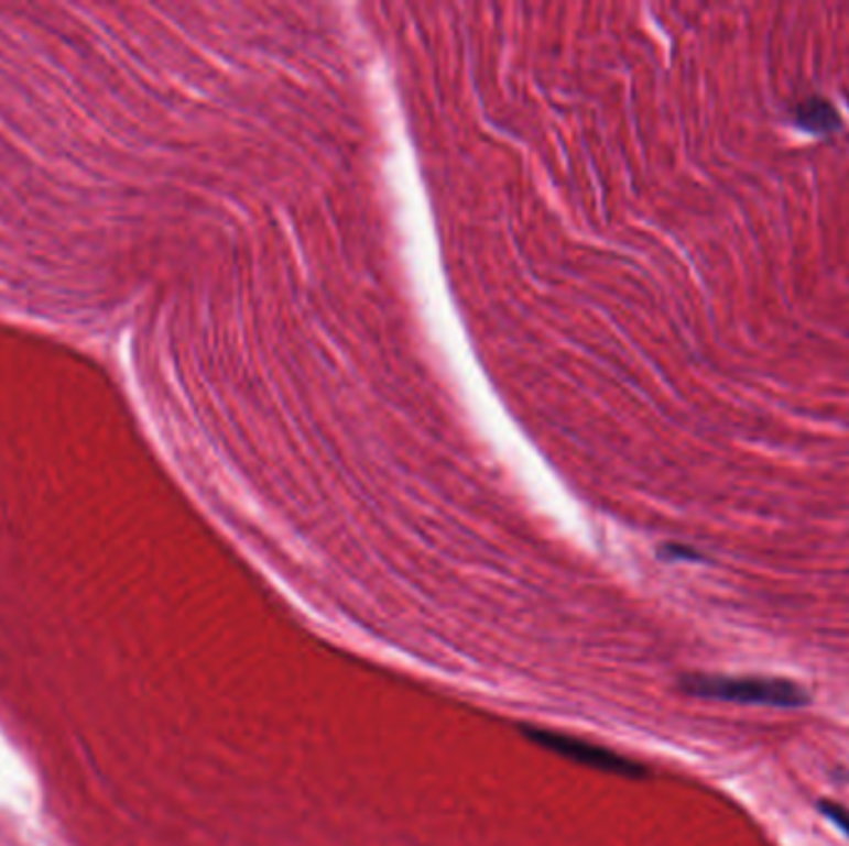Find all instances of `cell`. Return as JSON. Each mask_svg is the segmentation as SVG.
Listing matches in <instances>:
<instances>
[{
  "label": "cell",
  "instance_id": "6da1fadb",
  "mask_svg": "<svg viewBox=\"0 0 849 846\" xmlns=\"http://www.w3.org/2000/svg\"><path fill=\"white\" fill-rule=\"evenodd\" d=\"M681 688L688 695L730 700L743 705L765 707H805L809 703L807 690L787 678L765 675H686Z\"/></svg>",
  "mask_w": 849,
  "mask_h": 846
},
{
  "label": "cell",
  "instance_id": "7a4b0ae2",
  "mask_svg": "<svg viewBox=\"0 0 849 846\" xmlns=\"http://www.w3.org/2000/svg\"><path fill=\"white\" fill-rule=\"evenodd\" d=\"M526 735H530L536 745L546 747V750L562 755L572 762L594 767V770L621 774V777H646L649 774V770L641 762L629 760V757L613 752V750H609V747H599L594 743L579 740V737H572V735H564V733H552V730H526Z\"/></svg>",
  "mask_w": 849,
  "mask_h": 846
},
{
  "label": "cell",
  "instance_id": "3957f363",
  "mask_svg": "<svg viewBox=\"0 0 849 846\" xmlns=\"http://www.w3.org/2000/svg\"><path fill=\"white\" fill-rule=\"evenodd\" d=\"M795 122L813 134H827L839 128V114L823 97H809L795 107Z\"/></svg>",
  "mask_w": 849,
  "mask_h": 846
},
{
  "label": "cell",
  "instance_id": "277c9868",
  "mask_svg": "<svg viewBox=\"0 0 849 846\" xmlns=\"http://www.w3.org/2000/svg\"><path fill=\"white\" fill-rule=\"evenodd\" d=\"M819 812H823L827 820H832V824H837L845 834H849V810H847V806L823 800V802H819Z\"/></svg>",
  "mask_w": 849,
  "mask_h": 846
},
{
  "label": "cell",
  "instance_id": "5b68a950",
  "mask_svg": "<svg viewBox=\"0 0 849 846\" xmlns=\"http://www.w3.org/2000/svg\"><path fill=\"white\" fill-rule=\"evenodd\" d=\"M666 553H671V559H698V553H696V551L681 549V547H668Z\"/></svg>",
  "mask_w": 849,
  "mask_h": 846
}]
</instances>
